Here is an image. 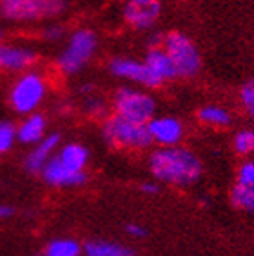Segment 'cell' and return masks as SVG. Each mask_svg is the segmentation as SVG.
<instances>
[{
    "instance_id": "cell-18",
    "label": "cell",
    "mask_w": 254,
    "mask_h": 256,
    "mask_svg": "<svg viewBox=\"0 0 254 256\" xmlns=\"http://www.w3.org/2000/svg\"><path fill=\"white\" fill-rule=\"evenodd\" d=\"M86 256H134L132 249L109 240H91L84 246Z\"/></svg>"
},
{
    "instance_id": "cell-8",
    "label": "cell",
    "mask_w": 254,
    "mask_h": 256,
    "mask_svg": "<svg viewBox=\"0 0 254 256\" xmlns=\"http://www.w3.org/2000/svg\"><path fill=\"white\" fill-rule=\"evenodd\" d=\"M108 69L114 78L124 80L127 84L138 86V88L144 89L164 88V84L156 78V74L147 68L144 60L131 58V56H114V58L109 60Z\"/></svg>"
},
{
    "instance_id": "cell-10",
    "label": "cell",
    "mask_w": 254,
    "mask_h": 256,
    "mask_svg": "<svg viewBox=\"0 0 254 256\" xmlns=\"http://www.w3.org/2000/svg\"><path fill=\"white\" fill-rule=\"evenodd\" d=\"M149 136L151 142L158 148H172L180 146L186 138V126L180 118L171 116V114H154L149 122Z\"/></svg>"
},
{
    "instance_id": "cell-9",
    "label": "cell",
    "mask_w": 254,
    "mask_h": 256,
    "mask_svg": "<svg viewBox=\"0 0 254 256\" xmlns=\"http://www.w3.org/2000/svg\"><path fill=\"white\" fill-rule=\"evenodd\" d=\"M162 16V0H124L122 18L129 28L147 31Z\"/></svg>"
},
{
    "instance_id": "cell-2",
    "label": "cell",
    "mask_w": 254,
    "mask_h": 256,
    "mask_svg": "<svg viewBox=\"0 0 254 256\" xmlns=\"http://www.w3.org/2000/svg\"><path fill=\"white\" fill-rule=\"evenodd\" d=\"M49 93V80L40 69L31 68L16 74L8 93L10 108L16 114H30L44 104Z\"/></svg>"
},
{
    "instance_id": "cell-13",
    "label": "cell",
    "mask_w": 254,
    "mask_h": 256,
    "mask_svg": "<svg viewBox=\"0 0 254 256\" xmlns=\"http://www.w3.org/2000/svg\"><path fill=\"white\" fill-rule=\"evenodd\" d=\"M60 148V134H46L40 142H36L33 146V149L30 151V154L26 156V169L33 174H38L44 169L46 164L53 158V154L56 153V149Z\"/></svg>"
},
{
    "instance_id": "cell-22",
    "label": "cell",
    "mask_w": 254,
    "mask_h": 256,
    "mask_svg": "<svg viewBox=\"0 0 254 256\" xmlns=\"http://www.w3.org/2000/svg\"><path fill=\"white\" fill-rule=\"evenodd\" d=\"M16 142V126L8 120H0V154L11 151Z\"/></svg>"
},
{
    "instance_id": "cell-6",
    "label": "cell",
    "mask_w": 254,
    "mask_h": 256,
    "mask_svg": "<svg viewBox=\"0 0 254 256\" xmlns=\"http://www.w3.org/2000/svg\"><path fill=\"white\" fill-rule=\"evenodd\" d=\"M112 113L136 124H147L156 114L158 104L149 91L138 86H122L111 98Z\"/></svg>"
},
{
    "instance_id": "cell-15",
    "label": "cell",
    "mask_w": 254,
    "mask_h": 256,
    "mask_svg": "<svg viewBox=\"0 0 254 256\" xmlns=\"http://www.w3.org/2000/svg\"><path fill=\"white\" fill-rule=\"evenodd\" d=\"M144 62H146L147 68L151 69L152 73L156 74V78L160 80L164 86H166L167 82H172V80L178 78L174 64H172V60L169 58V54L166 53V50H164L162 46L149 48V51H147L146 56H144Z\"/></svg>"
},
{
    "instance_id": "cell-3",
    "label": "cell",
    "mask_w": 254,
    "mask_h": 256,
    "mask_svg": "<svg viewBox=\"0 0 254 256\" xmlns=\"http://www.w3.org/2000/svg\"><path fill=\"white\" fill-rule=\"evenodd\" d=\"M98 50V36L89 28H78L69 34L64 50L56 56V69L66 76H73L88 68Z\"/></svg>"
},
{
    "instance_id": "cell-12",
    "label": "cell",
    "mask_w": 254,
    "mask_h": 256,
    "mask_svg": "<svg viewBox=\"0 0 254 256\" xmlns=\"http://www.w3.org/2000/svg\"><path fill=\"white\" fill-rule=\"evenodd\" d=\"M40 174L44 178V182L53 188H80L88 182L86 171H73L66 168L54 154L40 171Z\"/></svg>"
},
{
    "instance_id": "cell-19",
    "label": "cell",
    "mask_w": 254,
    "mask_h": 256,
    "mask_svg": "<svg viewBox=\"0 0 254 256\" xmlns=\"http://www.w3.org/2000/svg\"><path fill=\"white\" fill-rule=\"evenodd\" d=\"M230 204L244 212L254 216V186H242L236 184L230 191Z\"/></svg>"
},
{
    "instance_id": "cell-7",
    "label": "cell",
    "mask_w": 254,
    "mask_h": 256,
    "mask_svg": "<svg viewBox=\"0 0 254 256\" xmlns=\"http://www.w3.org/2000/svg\"><path fill=\"white\" fill-rule=\"evenodd\" d=\"M162 48L169 54L178 78H194L202 69V54L196 44L182 31H171L162 36Z\"/></svg>"
},
{
    "instance_id": "cell-11",
    "label": "cell",
    "mask_w": 254,
    "mask_h": 256,
    "mask_svg": "<svg viewBox=\"0 0 254 256\" xmlns=\"http://www.w3.org/2000/svg\"><path fill=\"white\" fill-rule=\"evenodd\" d=\"M38 62V53L24 44L0 40V73L18 74L31 69Z\"/></svg>"
},
{
    "instance_id": "cell-5",
    "label": "cell",
    "mask_w": 254,
    "mask_h": 256,
    "mask_svg": "<svg viewBox=\"0 0 254 256\" xmlns=\"http://www.w3.org/2000/svg\"><path fill=\"white\" fill-rule=\"evenodd\" d=\"M102 136L111 148L126 151H144L152 146L147 124L131 122L114 113L104 120Z\"/></svg>"
},
{
    "instance_id": "cell-26",
    "label": "cell",
    "mask_w": 254,
    "mask_h": 256,
    "mask_svg": "<svg viewBox=\"0 0 254 256\" xmlns=\"http://www.w3.org/2000/svg\"><path fill=\"white\" fill-rule=\"evenodd\" d=\"M66 34V28L60 24H49L42 30V38L48 42H58L60 38H64Z\"/></svg>"
},
{
    "instance_id": "cell-25",
    "label": "cell",
    "mask_w": 254,
    "mask_h": 256,
    "mask_svg": "<svg viewBox=\"0 0 254 256\" xmlns=\"http://www.w3.org/2000/svg\"><path fill=\"white\" fill-rule=\"evenodd\" d=\"M84 111L91 114V116H104V113H106V102L102 98H98V96H89L84 102Z\"/></svg>"
},
{
    "instance_id": "cell-23",
    "label": "cell",
    "mask_w": 254,
    "mask_h": 256,
    "mask_svg": "<svg viewBox=\"0 0 254 256\" xmlns=\"http://www.w3.org/2000/svg\"><path fill=\"white\" fill-rule=\"evenodd\" d=\"M240 102L247 109V113L254 118V78L247 80L240 89Z\"/></svg>"
},
{
    "instance_id": "cell-17",
    "label": "cell",
    "mask_w": 254,
    "mask_h": 256,
    "mask_svg": "<svg viewBox=\"0 0 254 256\" xmlns=\"http://www.w3.org/2000/svg\"><path fill=\"white\" fill-rule=\"evenodd\" d=\"M196 118L202 126L210 129H225L232 124V114L229 109L222 108L218 104H207L196 111Z\"/></svg>"
},
{
    "instance_id": "cell-16",
    "label": "cell",
    "mask_w": 254,
    "mask_h": 256,
    "mask_svg": "<svg viewBox=\"0 0 254 256\" xmlns=\"http://www.w3.org/2000/svg\"><path fill=\"white\" fill-rule=\"evenodd\" d=\"M54 156L58 158L66 168L73 169V171H86L89 164V149L84 144L69 142L56 149Z\"/></svg>"
},
{
    "instance_id": "cell-4",
    "label": "cell",
    "mask_w": 254,
    "mask_h": 256,
    "mask_svg": "<svg viewBox=\"0 0 254 256\" xmlns=\"http://www.w3.org/2000/svg\"><path fill=\"white\" fill-rule=\"evenodd\" d=\"M68 8V0H0V18L11 24H34L56 18Z\"/></svg>"
},
{
    "instance_id": "cell-1",
    "label": "cell",
    "mask_w": 254,
    "mask_h": 256,
    "mask_svg": "<svg viewBox=\"0 0 254 256\" xmlns=\"http://www.w3.org/2000/svg\"><path fill=\"white\" fill-rule=\"evenodd\" d=\"M149 171L154 180L172 188H190L200 182L204 164L189 148H158L149 156Z\"/></svg>"
},
{
    "instance_id": "cell-30",
    "label": "cell",
    "mask_w": 254,
    "mask_h": 256,
    "mask_svg": "<svg viewBox=\"0 0 254 256\" xmlns=\"http://www.w3.org/2000/svg\"><path fill=\"white\" fill-rule=\"evenodd\" d=\"M6 38V30H4V26L0 24V40H4Z\"/></svg>"
},
{
    "instance_id": "cell-20",
    "label": "cell",
    "mask_w": 254,
    "mask_h": 256,
    "mask_svg": "<svg viewBox=\"0 0 254 256\" xmlns=\"http://www.w3.org/2000/svg\"><path fill=\"white\" fill-rule=\"evenodd\" d=\"M44 256H82V246L73 238H56L48 244Z\"/></svg>"
},
{
    "instance_id": "cell-21",
    "label": "cell",
    "mask_w": 254,
    "mask_h": 256,
    "mask_svg": "<svg viewBox=\"0 0 254 256\" xmlns=\"http://www.w3.org/2000/svg\"><path fill=\"white\" fill-rule=\"evenodd\" d=\"M232 149L240 156L254 154V129H240L232 138Z\"/></svg>"
},
{
    "instance_id": "cell-27",
    "label": "cell",
    "mask_w": 254,
    "mask_h": 256,
    "mask_svg": "<svg viewBox=\"0 0 254 256\" xmlns=\"http://www.w3.org/2000/svg\"><path fill=\"white\" fill-rule=\"evenodd\" d=\"M126 232L131 238H136V240H140V238H146L147 236L146 227L138 226V224H127V226H126Z\"/></svg>"
},
{
    "instance_id": "cell-28",
    "label": "cell",
    "mask_w": 254,
    "mask_h": 256,
    "mask_svg": "<svg viewBox=\"0 0 254 256\" xmlns=\"http://www.w3.org/2000/svg\"><path fill=\"white\" fill-rule=\"evenodd\" d=\"M142 192H146V194H156V192H160V186H158V182H146L142 186Z\"/></svg>"
},
{
    "instance_id": "cell-24",
    "label": "cell",
    "mask_w": 254,
    "mask_h": 256,
    "mask_svg": "<svg viewBox=\"0 0 254 256\" xmlns=\"http://www.w3.org/2000/svg\"><path fill=\"white\" fill-rule=\"evenodd\" d=\"M236 184L254 186V160H244L236 171Z\"/></svg>"
},
{
    "instance_id": "cell-29",
    "label": "cell",
    "mask_w": 254,
    "mask_h": 256,
    "mask_svg": "<svg viewBox=\"0 0 254 256\" xmlns=\"http://www.w3.org/2000/svg\"><path fill=\"white\" fill-rule=\"evenodd\" d=\"M11 212H13V209H11V207H4V206H0V218L10 216Z\"/></svg>"
},
{
    "instance_id": "cell-14",
    "label": "cell",
    "mask_w": 254,
    "mask_h": 256,
    "mask_svg": "<svg viewBox=\"0 0 254 256\" xmlns=\"http://www.w3.org/2000/svg\"><path fill=\"white\" fill-rule=\"evenodd\" d=\"M46 131H48V120L44 114L36 111L24 114V118L16 126V142L24 146H34L48 134Z\"/></svg>"
}]
</instances>
